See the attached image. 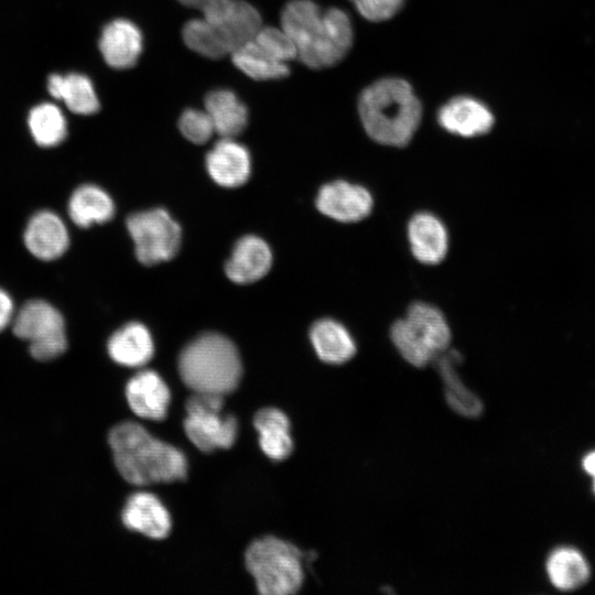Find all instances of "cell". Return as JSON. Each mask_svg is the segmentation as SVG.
Masks as SVG:
<instances>
[{
  "instance_id": "obj_17",
  "label": "cell",
  "mask_w": 595,
  "mask_h": 595,
  "mask_svg": "<svg viewBox=\"0 0 595 595\" xmlns=\"http://www.w3.org/2000/svg\"><path fill=\"white\" fill-rule=\"evenodd\" d=\"M125 391L128 405L136 415L155 421L165 419L171 393L156 372H138L129 379Z\"/></svg>"
},
{
  "instance_id": "obj_31",
  "label": "cell",
  "mask_w": 595,
  "mask_h": 595,
  "mask_svg": "<svg viewBox=\"0 0 595 595\" xmlns=\"http://www.w3.org/2000/svg\"><path fill=\"white\" fill-rule=\"evenodd\" d=\"M252 41L259 48L277 61L288 63L298 57L294 42L282 29L261 26Z\"/></svg>"
},
{
  "instance_id": "obj_22",
  "label": "cell",
  "mask_w": 595,
  "mask_h": 595,
  "mask_svg": "<svg viewBox=\"0 0 595 595\" xmlns=\"http://www.w3.org/2000/svg\"><path fill=\"white\" fill-rule=\"evenodd\" d=\"M205 110L212 119L215 132L223 138H235L248 123V109L228 88H217L205 96Z\"/></svg>"
},
{
  "instance_id": "obj_24",
  "label": "cell",
  "mask_w": 595,
  "mask_h": 595,
  "mask_svg": "<svg viewBox=\"0 0 595 595\" xmlns=\"http://www.w3.org/2000/svg\"><path fill=\"white\" fill-rule=\"evenodd\" d=\"M47 90L53 98L62 100L74 113L88 116L99 109L95 87L83 74H52L47 79Z\"/></svg>"
},
{
  "instance_id": "obj_16",
  "label": "cell",
  "mask_w": 595,
  "mask_h": 595,
  "mask_svg": "<svg viewBox=\"0 0 595 595\" xmlns=\"http://www.w3.org/2000/svg\"><path fill=\"white\" fill-rule=\"evenodd\" d=\"M206 170L220 186L237 187L246 183L251 172L248 149L234 138H223L208 151Z\"/></svg>"
},
{
  "instance_id": "obj_32",
  "label": "cell",
  "mask_w": 595,
  "mask_h": 595,
  "mask_svg": "<svg viewBox=\"0 0 595 595\" xmlns=\"http://www.w3.org/2000/svg\"><path fill=\"white\" fill-rule=\"evenodd\" d=\"M178 129L183 137L195 144L207 142L215 132L212 119L206 110L185 109L178 119Z\"/></svg>"
},
{
  "instance_id": "obj_13",
  "label": "cell",
  "mask_w": 595,
  "mask_h": 595,
  "mask_svg": "<svg viewBox=\"0 0 595 595\" xmlns=\"http://www.w3.org/2000/svg\"><path fill=\"white\" fill-rule=\"evenodd\" d=\"M99 50L110 67L116 69L132 67L143 50L142 32L130 20L115 19L104 26L99 37Z\"/></svg>"
},
{
  "instance_id": "obj_18",
  "label": "cell",
  "mask_w": 595,
  "mask_h": 595,
  "mask_svg": "<svg viewBox=\"0 0 595 595\" xmlns=\"http://www.w3.org/2000/svg\"><path fill=\"white\" fill-rule=\"evenodd\" d=\"M122 524L152 539H164L172 527L171 517L162 502L149 493H136L125 502Z\"/></svg>"
},
{
  "instance_id": "obj_15",
  "label": "cell",
  "mask_w": 595,
  "mask_h": 595,
  "mask_svg": "<svg viewBox=\"0 0 595 595\" xmlns=\"http://www.w3.org/2000/svg\"><path fill=\"white\" fill-rule=\"evenodd\" d=\"M549 583L559 592L571 593L583 588L592 577V566L578 548L561 544L552 549L544 565Z\"/></svg>"
},
{
  "instance_id": "obj_21",
  "label": "cell",
  "mask_w": 595,
  "mask_h": 595,
  "mask_svg": "<svg viewBox=\"0 0 595 595\" xmlns=\"http://www.w3.org/2000/svg\"><path fill=\"white\" fill-rule=\"evenodd\" d=\"M310 339L317 357L326 364L342 365L357 350L350 332L338 321L321 318L310 329Z\"/></svg>"
},
{
  "instance_id": "obj_29",
  "label": "cell",
  "mask_w": 595,
  "mask_h": 595,
  "mask_svg": "<svg viewBox=\"0 0 595 595\" xmlns=\"http://www.w3.org/2000/svg\"><path fill=\"white\" fill-rule=\"evenodd\" d=\"M28 125L35 143L43 148L58 145L66 138L67 125L61 109L51 102L33 107Z\"/></svg>"
},
{
  "instance_id": "obj_20",
  "label": "cell",
  "mask_w": 595,
  "mask_h": 595,
  "mask_svg": "<svg viewBox=\"0 0 595 595\" xmlns=\"http://www.w3.org/2000/svg\"><path fill=\"white\" fill-rule=\"evenodd\" d=\"M107 351L112 361L125 367H141L153 356L154 345L148 328L130 322L108 339Z\"/></svg>"
},
{
  "instance_id": "obj_30",
  "label": "cell",
  "mask_w": 595,
  "mask_h": 595,
  "mask_svg": "<svg viewBox=\"0 0 595 595\" xmlns=\"http://www.w3.org/2000/svg\"><path fill=\"white\" fill-rule=\"evenodd\" d=\"M182 36L188 48L204 57L219 60L230 53L216 25L205 18L187 21Z\"/></svg>"
},
{
  "instance_id": "obj_36",
  "label": "cell",
  "mask_w": 595,
  "mask_h": 595,
  "mask_svg": "<svg viewBox=\"0 0 595 595\" xmlns=\"http://www.w3.org/2000/svg\"><path fill=\"white\" fill-rule=\"evenodd\" d=\"M581 467L583 472L591 478L592 493L595 496V448L584 453L581 458Z\"/></svg>"
},
{
  "instance_id": "obj_12",
  "label": "cell",
  "mask_w": 595,
  "mask_h": 595,
  "mask_svg": "<svg viewBox=\"0 0 595 595\" xmlns=\"http://www.w3.org/2000/svg\"><path fill=\"white\" fill-rule=\"evenodd\" d=\"M437 122L448 133L473 138L489 132L495 118L489 108L476 98L457 96L440 108Z\"/></svg>"
},
{
  "instance_id": "obj_26",
  "label": "cell",
  "mask_w": 595,
  "mask_h": 595,
  "mask_svg": "<svg viewBox=\"0 0 595 595\" xmlns=\"http://www.w3.org/2000/svg\"><path fill=\"white\" fill-rule=\"evenodd\" d=\"M253 425L259 432L260 447L268 457L282 461L290 456L293 451L290 421L281 410H259L253 418Z\"/></svg>"
},
{
  "instance_id": "obj_27",
  "label": "cell",
  "mask_w": 595,
  "mask_h": 595,
  "mask_svg": "<svg viewBox=\"0 0 595 595\" xmlns=\"http://www.w3.org/2000/svg\"><path fill=\"white\" fill-rule=\"evenodd\" d=\"M461 356L455 350L447 349L434 363L445 385L446 398L451 407L467 416H476L482 412L480 400L469 391L459 379L455 366Z\"/></svg>"
},
{
  "instance_id": "obj_14",
  "label": "cell",
  "mask_w": 595,
  "mask_h": 595,
  "mask_svg": "<svg viewBox=\"0 0 595 595\" xmlns=\"http://www.w3.org/2000/svg\"><path fill=\"white\" fill-rule=\"evenodd\" d=\"M407 236L412 256L421 263H440L448 251V232L434 214L420 212L408 223Z\"/></svg>"
},
{
  "instance_id": "obj_28",
  "label": "cell",
  "mask_w": 595,
  "mask_h": 595,
  "mask_svg": "<svg viewBox=\"0 0 595 595\" xmlns=\"http://www.w3.org/2000/svg\"><path fill=\"white\" fill-rule=\"evenodd\" d=\"M234 65L257 80L280 79L290 73L288 63L277 61L250 41L231 52Z\"/></svg>"
},
{
  "instance_id": "obj_19",
  "label": "cell",
  "mask_w": 595,
  "mask_h": 595,
  "mask_svg": "<svg viewBox=\"0 0 595 595\" xmlns=\"http://www.w3.org/2000/svg\"><path fill=\"white\" fill-rule=\"evenodd\" d=\"M272 253L264 240L249 235L240 238L225 264V272L236 283H251L267 274Z\"/></svg>"
},
{
  "instance_id": "obj_2",
  "label": "cell",
  "mask_w": 595,
  "mask_h": 595,
  "mask_svg": "<svg viewBox=\"0 0 595 595\" xmlns=\"http://www.w3.org/2000/svg\"><path fill=\"white\" fill-rule=\"evenodd\" d=\"M118 474L129 484L147 486L184 480L187 461L176 447L154 439L137 422L122 421L107 433Z\"/></svg>"
},
{
  "instance_id": "obj_6",
  "label": "cell",
  "mask_w": 595,
  "mask_h": 595,
  "mask_svg": "<svg viewBox=\"0 0 595 595\" xmlns=\"http://www.w3.org/2000/svg\"><path fill=\"white\" fill-rule=\"evenodd\" d=\"M246 567L262 595H291L302 586L301 551L272 536L255 540L245 553Z\"/></svg>"
},
{
  "instance_id": "obj_25",
  "label": "cell",
  "mask_w": 595,
  "mask_h": 595,
  "mask_svg": "<svg viewBox=\"0 0 595 595\" xmlns=\"http://www.w3.org/2000/svg\"><path fill=\"white\" fill-rule=\"evenodd\" d=\"M216 25L231 53L237 47L252 41L262 26L258 10L244 0H230Z\"/></svg>"
},
{
  "instance_id": "obj_5",
  "label": "cell",
  "mask_w": 595,
  "mask_h": 595,
  "mask_svg": "<svg viewBox=\"0 0 595 595\" xmlns=\"http://www.w3.org/2000/svg\"><path fill=\"white\" fill-rule=\"evenodd\" d=\"M390 338L410 365L425 367L450 349L452 333L443 312L433 304L414 302L390 328Z\"/></svg>"
},
{
  "instance_id": "obj_35",
  "label": "cell",
  "mask_w": 595,
  "mask_h": 595,
  "mask_svg": "<svg viewBox=\"0 0 595 595\" xmlns=\"http://www.w3.org/2000/svg\"><path fill=\"white\" fill-rule=\"evenodd\" d=\"M14 314L12 298L6 290L0 288V333L11 325Z\"/></svg>"
},
{
  "instance_id": "obj_7",
  "label": "cell",
  "mask_w": 595,
  "mask_h": 595,
  "mask_svg": "<svg viewBox=\"0 0 595 595\" xmlns=\"http://www.w3.org/2000/svg\"><path fill=\"white\" fill-rule=\"evenodd\" d=\"M12 335L25 344L28 355L37 363H51L69 348L63 314L43 299L26 301L14 314Z\"/></svg>"
},
{
  "instance_id": "obj_4",
  "label": "cell",
  "mask_w": 595,
  "mask_h": 595,
  "mask_svg": "<svg viewBox=\"0 0 595 595\" xmlns=\"http://www.w3.org/2000/svg\"><path fill=\"white\" fill-rule=\"evenodd\" d=\"M178 372L194 392L226 396L239 385L242 366L234 343L217 333H205L180 354Z\"/></svg>"
},
{
  "instance_id": "obj_10",
  "label": "cell",
  "mask_w": 595,
  "mask_h": 595,
  "mask_svg": "<svg viewBox=\"0 0 595 595\" xmlns=\"http://www.w3.org/2000/svg\"><path fill=\"white\" fill-rule=\"evenodd\" d=\"M315 204L323 215L339 223L350 224L370 215L374 198L365 186L337 180L320 188Z\"/></svg>"
},
{
  "instance_id": "obj_23",
  "label": "cell",
  "mask_w": 595,
  "mask_h": 595,
  "mask_svg": "<svg viewBox=\"0 0 595 595\" xmlns=\"http://www.w3.org/2000/svg\"><path fill=\"white\" fill-rule=\"evenodd\" d=\"M67 213L76 226L88 228L110 220L115 214V203L101 187L95 184H83L72 193Z\"/></svg>"
},
{
  "instance_id": "obj_8",
  "label": "cell",
  "mask_w": 595,
  "mask_h": 595,
  "mask_svg": "<svg viewBox=\"0 0 595 595\" xmlns=\"http://www.w3.org/2000/svg\"><path fill=\"white\" fill-rule=\"evenodd\" d=\"M223 405L224 396L207 392H194L186 401L184 431L202 452L229 448L236 441L237 419L231 414L223 416Z\"/></svg>"
},
{
  "instance_id": "obj_11",
  "label": "cell",
  "mask_w": 595,
  "mask_h": 595,
  "mask_svg": "<svg viewBox=\"0 0 595 595\" xmlns=\"http://www.w3.org/2000/svg\"><path fill=\"white\" fill-rule=\"evenodd\" d=\"M69 242L65 223L56 213L47 209L33 214L23 232L26 250L42 261L61 258L67 251Z\"/></svg>"
},
{
  "instance_id": "obj_34",
  "label": "cell",
  "mask_w": 595,
  "mask_h": 595,
  "mask_svg": "<svg viewBox=\"0 0 595 595\" xmlns=\"http://www.w3.org/2000/svg\"><path fill=\"white\" fill-rule=\"evenodd\" d=\"M185 7L194 8L203 12L204 18L215 23L225 12L230 0H177Z\"/></svg>"
},
{
  "instance_id": "obj_9",
  "label": "cell",
  "mask_w": 595,
  "mask_h": 595,
  "mask_svg": "<svg viewBox=\"0 0 595 595\" xmlns=\"http://www.w3.org/2000/svg\"><path fill=\"white\" fill-rule=\"evenodd\" d=\"M127 229L134 242L138 260L145 266L169 261L180 249L181 227L164 209L131 214L127 218Z\"/></svg>"
},
{
  "instance_id": "obj_1",
  "label": "cell",
  "mask_w": 595,
  "mask_h": 595,
  "mask_svg": "<svg viewBox=\"0 0 595 595\" xmlns=\"http://www.w3.org/2000/svg\"><path fill=\"white\" fill-rule=\"evenodd\" d=\"M281 29L294 42L301 62L314 69L334 66L353 44L348 14L338 8L323 11L312 0L289 1L281 12Z\"/></svg>"
},
{
  "instance_id": "obj_33",
  "label": "cell",
  "mask_w": 595,
  "mask_h": 595,
  "mask_svg": "<svg viewBox=\"0 0 595 595\" xmlns=\"http://www.w3.org/2000/svg\"><path fill=\"white\" fill-rule=\"evenodd\" d=\"M366 20L382 22L391 19L403 7L404 0H349Z\"/></svg>"
},
{
  "instance_id": "obj_3",
  "label": "cell",
  "mask_w": 595,
  "mask_h": 595,
  "mask_svg": "<svg viewBox=\"0 0 595 595\" xmlns=\"http://www.w3.org/2000/svg\"><path fill=\"white\" fill-rule=\"evenodd\" d=\"M358 112L370 139L399 148L405 147L418 130L422 105L407 80L386 77L361 91Z\"/></svg>"
}]
</instances>
